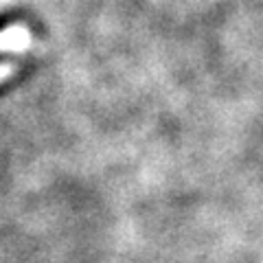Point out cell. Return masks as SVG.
<instances>
[{"mask_svg": "<svg viewBox=\"0 0 263 263\" xmlns=\"http://www.w3.org/2000/svg\"><path fill=\"white\" fill-rule=\"evenodd\" d=\"M31 44V31L24 24H11L0 31V53H24Z\"/></svg>", "mask_w": 263, "mask_h": 263, "instance_id": "1", "label": "cell"}, {"mask_svg": "<svg viewBox=\"0 0 263 263\" xmlns=\"http://www.w3.org/2000/svg\"><path fill=\"white\" fill-rule=\"evenodd\" d=\"M11 75H13V66L11 64H0V84L7 81Z\"/></svg>", "mask_w": 263, "mask_h": 263, "instance_id": "2", "label": "cell"}]
</instances>
